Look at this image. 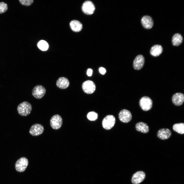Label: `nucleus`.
Here are the masks:
<instances>
[{
  "label": "nucleus",
  "mask_w": 184,
  "mask_h": 184,
  "mask_svg": "<svg viewBox=\"0 0 184 184\" xmlns=\"http://www.w3.org/2000/svg\"><path fill=\"white\" fill-rule=\"evenodd\" d=\"M32 110L31 105L29 102L24 101L19 104L17 107L18 113L20 115L26 116L29 115Z\"/></svg>",
  "instance_id": "f257e3e1"
},
{
  "label": "nucleus",
  "mask_w": 184,
  "mask_h": 184,
  "mask_svg": "<svg viewBox=\"0 0 184 184\" xmlns=\"http://www.w3.org/2000/svg\"><path fill=\"white\" fill-rule=\"evenodd\" d=\"M139 103L140 107L143 110L147 111L150 110L152 108L153 101L149 97L144 96L141 98Z\"/></svg>",
  "instance_id": "f03ea898"
},
{
  "label": "nucleus",
  "mask_w": 184,
  "mask_h": 184,
  "mask_svg": "<svg viewBox=\"0 0 184 184\" xmlns=\"http://www.w3.org/2000/svg\"><path fill=\"white\" fill-rule=\"evenodd\" d=\"M50 125L54 129L58 130L61 127L63 124V120L61 117L58 114H56L51 118L50 121Z\"/></svg>",
  "instance_id": "7ed1b4c3"
},
{
  "label": "nucleus",
  "mask_w": 184,
  "mask_h": 184,
  "mask_svg": "<svg viewBox=\"0 0 184 184\" xmlns=\"http://www.w3.org/2000/svg\"><path fill=\"white\" fill-rule=\"evenodd\" d=\"M116 122L114 117L112 115L106 116L102 121V125L105 129L109 130L111 129L114 126Z\"/></svg>",
  "instance_id": "20e7f679"
},
{
  "label": "nucleus",
  "mask_w": 184,
  "mask_h": 184,
  "mask_svg": "<svg viewBox=\"0 0 184 184\" xmlns=\"http://www.w3.org/2000/svg\"><path fill=\"white\" fill-rule=\"evenodd\" d=\"M28 164V160L26 158L21 157L16 161L15 165V169L19 172H23L26 168Z\"/></svg>",
  "instance_id": "39448f33"
},
{
  "label": "nucleus",
  "mask_w": 184,
  "mask_h": 184,
  "mask_svg": "<svg viewBox=\"0 0 184 184\" xmlns=\"http://www.w3.org/2000/svg\"><path fill=\"white\" fill-rule=\"evenodd\" d=\"M46 91V89L43 86L40 85H37L33 89L32 94L36 98L41 99L44 96Z\"/></svg>",
  "instance_id": "423d86ee"
},
{
  "label": "nucleus",
  "mask_w": 184,
  "mask_h": 184,
  "mask_svg": "<svg viewBox=\"0 0 184 184\" xmlns=\"http://www.w3.org/2000/svg\"><path fill=\"white\" fill-rule=\"evenodd\" d=\"M82 88L84 92L87 94H91L95 91L96 86L92 81L88 80L84 82L82 85Z\"/></svg>",
  "instance_id": "0eeeda50"
},
{
  "label": "nucleus",
  "mask_w": 184,
  "mask_h": 184,
  "mask_svg": "<svg viewBox=\"0 0 184 184\" xmlns=\"http://www.w3.org/2000/svg\"><path fill=\"white\" fill-rule=\"evenodd\" d=\"M95 9V7L94 4L89 1L84 2L82 7L83 12L85 14L88 15L93 14Z\"/></svg>",
  "instance_id": "6e6552de"
},
{
  "label": "nucleus",
  "mask_w": 184,
  "mask_h": 184,
  "mask_svg": "<svg viewBox=\"0 0 184 184\" xmlns=\"http://www.w3.org/2000/svg\"><path fill=\"white\" fill-rule=\"evenodd\" d=\"M44 129V128L42 125L36 123L33 125L31 127L29 130V133L33 136H38L43 133Z\"/></svg>",
  "instance_id": "1a4fd4ad"
},
{
  "label": "nucleus",
  "mask_w": 184,
  "mask_h": 184,
  "mask_svg": "<svg viewBox=\"0 0 184 184\" xmlns=\"http://www.w3.org/2000/svg\"><path fill=\"white\" fill-rule=\"evenodd\" d=\"M146 177V174L144 171H138L133 175L131 179V182L133 184H139L142 182Z\"/></svg>",
  "instance_id": "9d476101"
},
{
  "label": "nucleus",
  "mask_w": 184,
  "mask_h": 184,
  "mask_svg": "<svg viewBox=\"0 0 184 184\" xmlns=\"http://www.w3.org/2000/svg\"><path fill=\"white\" fill-rule=\"evenodd\" d=\"M119 117L121 121L127 123L131 120L132 115L131 112L129 110L124 109L120 112L119 114Z\"/></svg>",
  "instance_id": "9b49d317"
},
{
  "label": "nucleus",
  "mask_w": 184,
  "mask_h": 184,
  "mask_svg": "<svg viewBox=\"0 0 184 184\" xmlns=\"http://www.w3.org/2000/svg\"><path fill=\"white\" fill-rule=\"evenodd\" d=\"M145 59L143 56L141 54L137 55L134 59L133 62V67L134 69L139 70L144 66Z\"/></svg>",
  "instance_id": "f8f14e48"
},
{
  "label": "nucleus",
  "mask_w": 184,
  "mask_h": 184,
  "mask_svg": "<svg viewBox=\"0 0 184 184\" xmlns=\"http://www.w3.org/2000/svg\"><path fill=\"white\" fill-rule=\"evenodd\" d=\"M141 23L143 26L146 29H150L153 26L154 23L153 19L150 16L145 15L141 19Z\"/></svg>",
  "instance_id": "ddd939ff"
},
{
  "label": "nucleus",
  "mask_w": 184,
  "mask_h": 184,
  "mask_svg": "<svg viewBox=\"0 0 184 184\" xmlns=\"http://www.w3.org/2000/svg\"><path fill=\"white\" fill-rule=\"evenodd\" d=\"M171 135V131L167 128H162L159 130L157 133V136L160 139L165 140L169 139Z\"/></svg>",
  "instance_id": "4468645a"
},
{
  "label": "nucleus",
  "mask_w": 184,
  "mask_h": 184,
  "mask_svg": "<svg viewBox=\"0 0 184 184\" xmlns=\"http://www.w3.org/2000/svg\"><path fill=\"white\" fill-rule=\"evenodd\" d=\"M172 101L175 105L180 106L183 103L184 101V94L180 93H175L172 96Z\"/></svg>",
  "instance_id": "2eb2a0df"
},
{
  "label": "nucleus",
  "mask_w": 184,
  "mask_h": 184,
  "mask_svg": "<svg viewBox=\"0 0 184 184\" xmlns=\"http://www.w3.org/2000/svg\"><path fill=\"white\" fill-rule=\"evenodd\" d=\"M56 84L57 86L61 89H65L69 86L70 82L68 79L64 77H59L57 80Z\"/></svg>",
  "instance_id": "dca6fc26"
},
{
  "label": "nucleus",
  "mask_w": 184,
  "mask_h": 184,
  "mask_svg": "<svg viewBox=\"0 0 184 184\" xmlns=\"http://www.w3.org/2000/svg\"><path fill=\"white\" fill-rule=\"evenodd\" d=\"M163 51V48L161 45L156 44L153 46L150 50V53L152 56L156 57L160 55Z\"/></svg>",
  "instance_id": "f3484780"
},
{
  "label": "nucleus",
  "mask_w": 184,
  "mask_h": 184,
  "mask_svg": "<svg viewBox=\"0 0 184 184\" xmlns=\"http://www.w3.org/2000/svg\"><path fill=\"white\" fill-rule=\"evenodd\" d=\"M135 128L137 131L143 133H147L149 130V127L148 125L143 122L137 123L135 125Z\"/></svg>",
  "instance_id": "a211bd4d"
},
{
  "label": "nucleus",
  "mask_w": 184,
  "mask_h": 184,
  "mask_svg": "<svg viewBox=\"0 0 184 184\" xmlns=\"http://www.w3.org/2000/svg\"><path fill=\"white\" fill-rule=\"evenodd\" d=\"M70 26L71 29L75 32L80 31L82 28V25L79 21L74 20L71 21Z\"/></svg>",
  "instance_id": "6ab92c4d"
},
{
  "label": "nucleus",
  "mask_w": 184,
  "mask_h": 184,
  "mask_svg": "<svg viewBox=\"0 0 184 184\" xmlns=\"http://www.w3.org/2000/svg\"><path fill=\"white\" fill-rule=\"evenodd\" d=\"M183 40V37L181 34L178 33H176L172 37V44L174 46H179L182 43Z\"/></svg>",
  "instance_id": "aec40b11"
},
{
  "label": "nucleus",
  "mask_w": 184,
  "mask_h": 184,
  "mask_svg": "<svg viewBox=\"0 0 184 184\" xmlns=\"http://www.w3.org/2000/svg\"><path fill=\"white\" fill-rule=\"evenodd\" d=\"M173 130L180 134L184 133V124L183 123H177L174 124L172 126Z\"/></svg>",
  "instance_id": "412c9836"
},
{
  "label": "nucleus",
  "mask_w": 184,
  "mask_h": 184,
  "mask_svg": "<svg viewBox=\"0 0 184 184\" xmlns=\"http://www.w3.org/2000/svg\"><path fill=\"white\" fill-rule=\"evenodd\" d=\"M37 46L38 48L42 51H46L49 48V45L45 41L41 40L38 43Z\"/></svg>",
  "instance_id": "4be33fe9"
},
{
  "label": "nucleus",
  "mask_w": 184,
  "mask_h": 184,
  "mask_svg": "<svg viewBox=\"0 0 184 184\" xmlns=\"http://www.w3.org/2000/svg\"><path fill=\"white\" fill-rule=\"evenodd\" d=\"M88 119L90 121H94L97 119L98 118V114L94 111L89 112L87 114Z\"/></svg>",
  "instance_id": "5701e85b"
},
{
  "label": "nucleus",
  "mask_w": 184,
  "mask_h": 184,
  "mask_svg": "<svg viewBox=\"0 0 184 184\" xmlns=\"http://www.w3.org/2000/svg\"><path fill=\"white\" fill-rule=\"evenodd\" d=\"M8 9V5L5 3L0 2V14H2L6 12Z\"/></svg>",
  "instance_id": "b1692460"
},
{
  "label": "nucleus",
  "mask_w": 184,
  "mask_h": 184,
  "mask_svg": "<svg viewBox=\"0 0 184 184\" xmlns=\"http://www.w3.org/2000/svg\"><path fill=\"white\" fill-rule=\"evenodd\" d=\"M19 2L22 5L25 6H29L33 2V0H19Z\"/></svg>",
  "instance_id": "393cba45"
},
{
  "label": "nucleus",
  "mask_w": 184,
  "mask_h": 184,
  "mask_svg": "<svg viewBox=\"0 0 184 184\" xmlns=\"http://www.w3.org/2000/svg\"><path fill=\"white\" fill-rule=\"evenodd\" d=\"M99 71L100 73L102 75L105 74L106 72L105 69L103 67H100L99 68Z\"/></svg>",
  "instance_id": "a878e982"
},
{
  "label": "nucleus",
  "mask_w": 184,
  "mask_h": 184,
  "mask_svg": "<svg viewBox=\"0 0 184 184\" xmlns=\"http://www.w3.org/2000/svg\"><path fill=\"white\" fill-rule=\"evenodd\" d=\"M93 73V70L90 68L88 69L87 71V75L90 76H91Z\"/></svg>",
  "instance_id": "bb28decb"
}]
</instances>
